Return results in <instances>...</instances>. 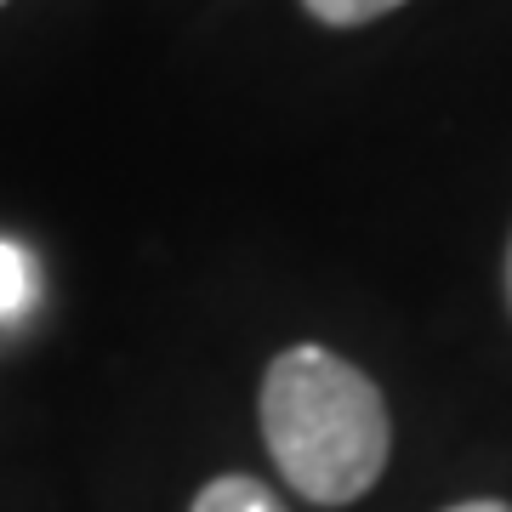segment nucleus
I'll return each instance as SVG.
<instances>
[{
    "instance_id": "obj_7",
    "label": "nucleus",
    "mask_w": 512,
    "mask_h": 512,
    "mask_svg": "<svg viewBox=\"0 0 512 512\" xmlns=\"http://www.w3.org/2000/svg\"><path fill=\"white\" fill-rule=\"evenodd\" d=\"M0 6H6V0H0Z\"/></svg>"
},
{
    "instance_id": "obj_4",
    "label": "nucleus",
    "mask_w": 512,
    "mask_h": 512,
    "mask_svg": "<svg viewBox=\"0 0 512 512\" xmlns=\"http://www.w3.org/2000/svg\"><path fill=\"white\" fill-rule=\"evenodd\" d=\"M23 302H29V256L12 239H0V319L23 313Z\"/></svg>"
},
{
    "instance_id": "obj_6",
    "label": "nucleus",
    "mask_w": 512,
    "mask_h": 512,
    "mask_svg": "<svg viewBox=\"0 0 512 512\" xmlns=\"http://www.w3.org/2000/svg\"><path fill=\"white\" fill-rule=\"evenodd\" d=\"M507 302H512V245H507Z\"/></svg>"
},
{
    "instance_id": "obj_5",
    "label": "nucleus",
    "mask_w": 512,
    "mask_h": 512,
    "mask_svg": "<svg viewBox=\"0 0 512 512\" xmlns=\"http://www.w3.org/2000/svg\"><path fill=\"white\" fill-rule=\"evenodd\" d=\"M444 512H512L507 501H461V507H444Z\"/></svg>"
},
{
    "instance_id": "obj_3",
    "label": "nucleus",
    "mask_w": 512,
    "mask_h": 512,
    "mask_svg": "<svg viewBox=\"0 0 512 512\" xmlns=\"http://www.w3.org/2000/svg\"><path fill=\"white\" fill-rule=\"evenodd\" d=\"M319 23H330V29H359V23H376L387 18L393 6H404V0H302Z\"/></svg>"
},
{
    "instance_id": "obj_1",
    "label": "nucleus",
    "mask_w": 512,
    "mask_h": 512,
    "mask_svg": "<svg viewBox=\"0 0 512 512\" xmlns=\"http://www.w3.org/2000/svg\"><path fill=\"white\" fill-rule=\"evenodd\" d=\"M262 439L279 478L319 507H348L387 473L393 421L359 365L330 348H285L262 376Z\"/></svg>"
},
{
    "instance_id": "obj_2",
    "label": "nucleus",
    "mask_w": 512,
    "mask_h": 512,
    "mask_svg": "<svg viewBox=\"0 0 512 512\" xmlns=\"http://www.w3.org/2000/svg\"><path fill=\"white\" fill-rule=\"evenodd\" d=\"M188 512H285V501H279L268 484H256V478H245V473H222L194 495Z\"/></svg>"
}]
</instances>
